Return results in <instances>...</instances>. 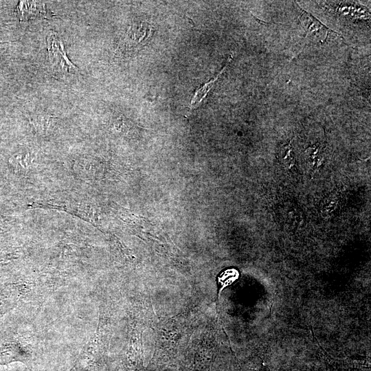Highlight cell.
<instances>
[{
  "label": "cell",
  "instance_id": "4",
  "mask_svg": "<svg viewBox=\"0 0 371 371\" xmlns=\"http://www.w3.org/2000/svg\"><path fill=\"white\" fill-rule=\"evenodd\" d=\"M15 13L19 19L22 21L38 16H45L47 11L45 4L41 1H20Z\"/></svg>",
  "mask_w": 371,
  "mask_h": 371
},
{
  "label": "cell",
  "instance_id": "1",
  "mask_svg": "<svg viewBox=\"0 0 371 371\" xmlns=\"http://www.w3.org/2000/svg\"><path fill=\"white\" fill-rule=\"evenodd\" d=\"M154 31L149 21L139 19L133 21L121 42V49L128 54L136 52L147 43Z\"/></svg>",
  "mask_w": 371,
  "mask_h": 371
},
{
  "label": "cell",
  "instance_id": "5",
  "mask_svg": "<svg viewBox=\"0 0 371 371\" xmlns=\"http://www.w3.org/2000/svg\"><path fill=\"white\" fill-rule=\"evenodd\" d=\"M232 59V56H230V57H229L227 60V62L226 63V65L223 68V69L219 72V74H218V75L214 79H212L210 82L204 84L200 89L196 91L192 99L191 100V102L189 106L190 111L196 108L198 106L201 104V102L205 98L207 93H209L210 89L214 87V84L218 80L219 77L226 69L227 67L230 63Z\"/></svg>",
  "mask_w": 371,
  "mask_h": 371
},
{
  "label": "cell",
  "instance_id": "2",
  "mask_svg": "<svg viewBox=\"0 0 371 371\" xmlns=\"http://www.w3.org/2000/svg\"><path fill=\"white\" fill-rule=\"evenodd\" d=\"M49 60L52 69L56 72L68 74L78 71L68 58L62 41L58 34L52 32L47 39Z\"/></svg>",
  "mask_w": 371,
  "mask_h": 371
},
{
  "label": "cell",
  "instance_id": "3",
  "mask_svg": "<svg viewBox=\"0 0 371 371\" xmlns=\"http://www.w3.org/2000/svg\"><path fill=\"white\" fill-rule=\"evenodd\" d=\"M300 8V21L305 31L306 37L317 43H324L330 36H339L337 32L327 27L311 13Z\"/></svg>",
  "mask_w": 371,
  "mask_h": 371
}]
</instances>
